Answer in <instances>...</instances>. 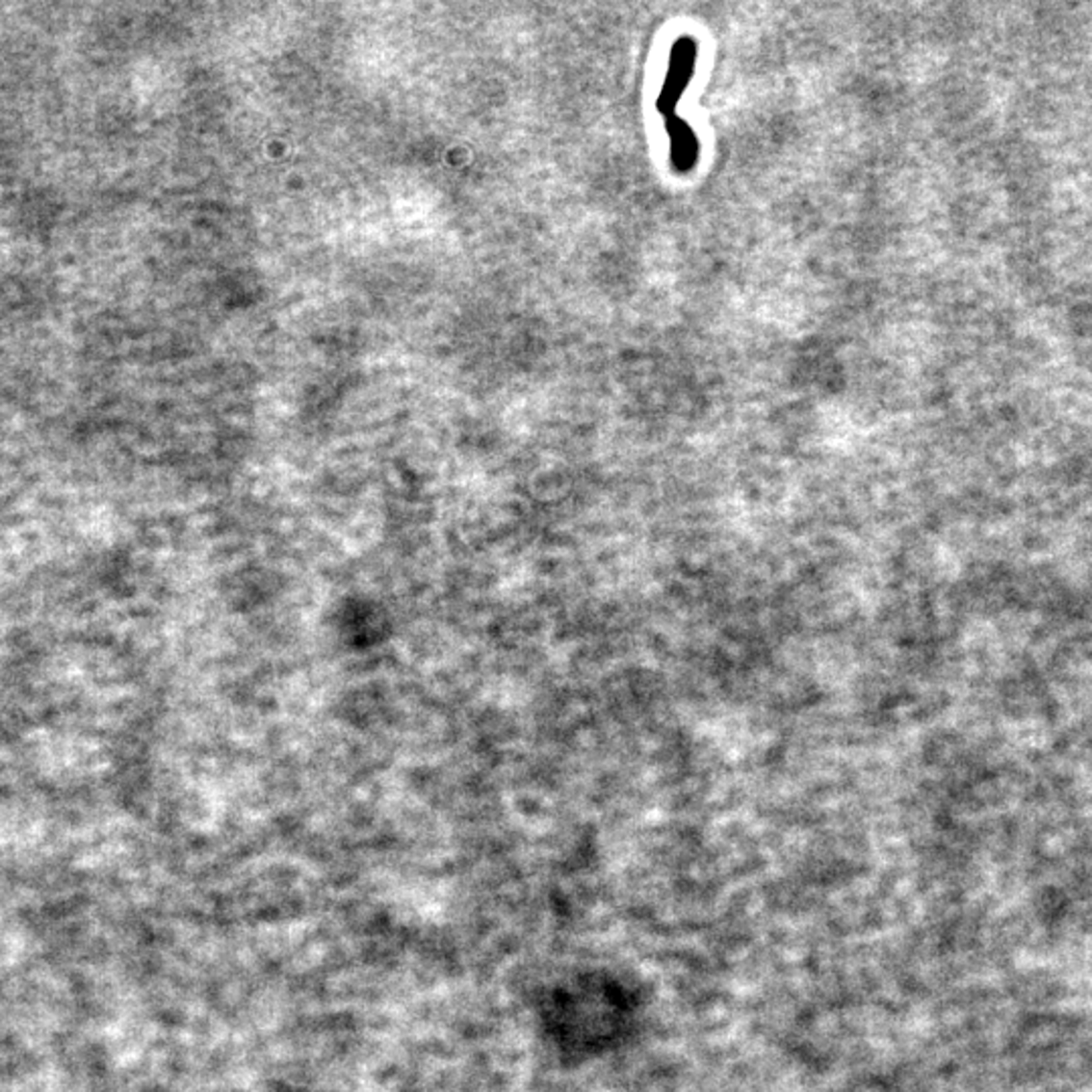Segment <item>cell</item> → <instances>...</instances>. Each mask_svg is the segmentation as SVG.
<instances>
[{
  "instance_id": "1",
  "label": "cell",
  "mask_w": 1092,
  "mask_h": 1092,
  "mask_svg": "<svg viewBox=\"0 0 1092 1092\" xmlns=\"http://www.w3.org/2000/svg\"><path fill=\"white\" fill-rule=\"evenodd\" d=\"M698 53V40L694 37L684 35L674 40L663 86L656 99V110L663 119L667 138H670L672 169L678 174H690L700 160L698 134L678 114V104L694 77Z\"/></svg>"
}]
</instances>
